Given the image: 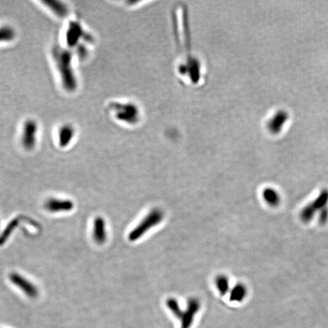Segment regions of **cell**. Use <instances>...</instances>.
<instances>
[{"mask_svg": "<svg viewBox=\"0 0 328 328\" xmlns=\"http://www.w3.org/2000/svg\"><path fill=\"white\" fill-rule=\"evenodd\" d=\"M86 33L82 29L80 24L72 22L69 24V27L66 31V43L69 47H74L78 44L82 38L86 39Z\"/></svg>", "mask_w": 328, "mask_h": 328, "instance_id": "cell-9", "label": "cell"}, {"mask_svg": "<svg viewBox=\"0 0 328 328\" xmlns=\"http://www.w3.org/2000/svg\"><path fill=\"white\" fill-rule=\"evenodd\" d=\"M74 129L70 125L66 124L62 126L58 132V140L59 146L65 147L71 142L74 137Z\"/></svg>", "mask_w": 328, "mask_h": 328, "instance_id": "cell-11", "label": "cell"}, {"mask_svg": "<svg viewBox=\"0 0 328 328\" xmlns=\"http://www.w3.org/2000/svg\"><path fill=\"white\" fill-rule=\"evenodd\" d=\"M45 208L52 213L69 211L74 208V204L70 200H59L51 198L46 202Z\"/></svg>", "mask_w": 328, "mask_h": 328, "instance_id": "cell-10", "label": "cell"}, {"mask_svg": "<svg viewBox=\"0 0 328 328\" xmlns=\"http://www.w3.org/2000/svg\"><path fill=\"white\" fill-rule=\"evenodd\" d=\"M328 205V189L320 191L317 198L309 203L301 211L300 218L304 223H309L314 218L316 212Z\"/></svg>", "mask_w": 328, "mask_h": 328, "instance_id": "cell-4", "label": "cell"}, {"mask_svg": "<svg viewBox=\"0 0 328 328\" xmlns=\"http://www.w3.org/2000/svg\"><path fill=\"white\" fill-rule=\"evenodd\" d=\"M201 308L199 300L196 298H191L188 300L187 307L185 311H182L178 319L181 321L180 328H191L195 315Z\"/></svg>", "mask_w": 328, "mask_h": 328, "instance_id": "cell-6", "label": "cell"}, {"mask_svg": "<svg viewBox=\"0 0 328 328\" xmlns=\"http://www.w3.org/2000/svg\"><path fill=\"white\" fill-rule=\"evenodd\" d=\"M115 118L122 123L135 126L141 119V110L135 103H113L110 106Z\"/></svg>", "mask_w": 328, "mask_h": 328, "instance_id": "cell-2", "label": "cell"}, {"mask_svg": "<svg viewBox=\"0 0 328 328\" xmlns=\"http://www.w3.org/2000/svg\"><path fill=\"white\" fill-rule=\"evenodd\" d=\"M53 56L60 74L62 86L68 92H74L77 88V80L72 67V54L68 50L56 47Z\"/></svg>", "mask_w": 328, "mask_h": 328, "instance_id": "cell-1", "label": "cell"}, {"mask_svg": "<svg viewBox=\"0 0 328 328\" xmlns=\"http://www.w3.org/2000/svg\"><path fill=\"white\" fill-rule=\"evenodd\" d=\"M44 4L59 17H65L68 14V7L60 1H44Z\"/></svg>", "mask_w": 328, "mask_h": 328, "instance_id": "cell-13", "label": "cell"}, {"mask_svg": "<svg viewBox=\"0 0 328 328\" xmlns=\"http://www.w3.org/2000/svg\"><path fill=\"white\" fill-rule=\"evenodd\" d=\"M216 287L221 296H224L229 291V279L226 276L219 275L216 277Z\"/></svg>", "mask_w": 328, "mask_h": 328, "instance_id": "cell-17", "label": "cell"}, {"mask_svg": "<svg viewBox=\"0 0 328 328\" xmlns=\"http://www.w3.org/2000/svg\"><path fill=\"white\" fill-rule=\"evenodd\" d=\"M263 198L265 201L272 207L278 206L280 203V195L272 188H267L264 190Z\"/></svg>", "mask_w": 328, "mask_h": 328, "instance_id": "cell-15", "label": "cell"}, {"mask_svg": "<svg viewBox=\"0 0 328 328\" xmlns=\"http://www.w3.org/2000/svg\"><path fill=\"white\" fill-rule=\"evenodd\" d=\"M94 238L98 244H104L107 239L106 223L102 217H98L95 219L94 226Z\"/></svg>", "mask_w": 328, "mask_h": 328, "instance_id": "cell-12", "label": "cell"}, {"mask_svg": "<svg viewBox=\"0 0 328 328\" xmlns=\"http://www.w3.org/2000/svg\"><path fill=\"white\" fill-rule=\"evenodd\" d=\"M16 37V30L10 25L0 27V43L12 42Z\"/></svg>", "mask_w": 328, "mask_h": 328, "instance_id": "cell-16", "label": "cell"}, {"mask_svg": "<svg viewBox=\"0 0 328 328\" xmlns=\"http://www.w3.org/2000/svg\"><path fill=\"white\" fill-rule=\"evenodd\" d=\"M38 126L33 119H28L24 123L22 132V143L26 150H32L36 145Z\"/></svg>", "mask_w": 328, "mask_h": 328, "instance_id": "cell-5", "label": "cell"}, {"mask_svg": "<svg viewBox=\"0 0 328 328\" xmlns=\"http://www.w3.org/2000/svg\"><path fill=\"white\" fill-rule=\"evenodd\" d=\"M10 280L20 288L27 296L31 298H36L38 296V290L36 286L27 279L24 278L22 276L16 273H12L10 276Z\"/></svg>", "mask_w": 328, "mask_h": 328, "instance_id": "cell-8", "label": "cell"}, {"mask_svg": "<svg viewBox=\"0 0 328 328\" xmlns=\"http://www.w3.org/2000/svg\"><path fill=\"white\" fill-rule=\"evenodd\" d=\"M19 219L16 218L14 220H12L10 223H9L7 227L4 229V232H3L2 235H0V245H3L4 243L6 242L7 239H8L9 237L11 235L12 232L14 231V229H16V226L19 225Z\"/></svg>", "mask_w": 328, "mask_h": 328, "instance_id": "cell-18", "label": "cell"}, {"mask_svg": "<svg viewBox=\"0 0 328 328\" xmlns=\"http://www.w3.org/2000/svg\"><path fill=\"white\" fill-rule=\"evenodd\" d=\"M290 119V115L286 110H280L276 112L268 123V129L273 135H278L283 131L286 122Z\"/></svg>", "mask_w": 328, "mask_h": 328, "instance_id": "cell-7", "label": "cell"}, {"mask_svg": "<svg viewBox=\"0 0 328 328\" xmlns=\"http://www.w3.org/2000/svg\"><path fill=\"white\" fill-rule=\"evenodd\" d=\"M247 295V289L242 283H237L230 291L229 300L231 302H241Z\"/></svg>", "mask_w": 328, "mask_h": 328, "instance_id": "cell-14", "label": "cell"}, {"mask_svg": "<svg viewBox=\"0 0 328 328\" xmlns=\"http://www.w3.org/2000/svg\"><path fill=\"white\" fill-rule=\"evenodd\" d=\"M318 220L320 224L324 225L328 222V205L319 211Z\"/></svg>", "mask_w": 328, "mask_h": 328, "instance_id": "cell-19", "label": "cell"}, {"mask_svg": "<svg viewBox=\"0 0 328 328\" xmlns=\"http://www.w3.org/2000/svg\"><path fill=\"white\" fill-rule=\"evenodd\" d=\"M163 212L159 209H153L142 221L129 233V239L134 241L141 238L144 233L153 226L159 224L163 219Z\"/></svg>", "mask_w": 328, "mask_h": 328, "instance_id": "cell-3", "label": "cell"}]
</instances>
